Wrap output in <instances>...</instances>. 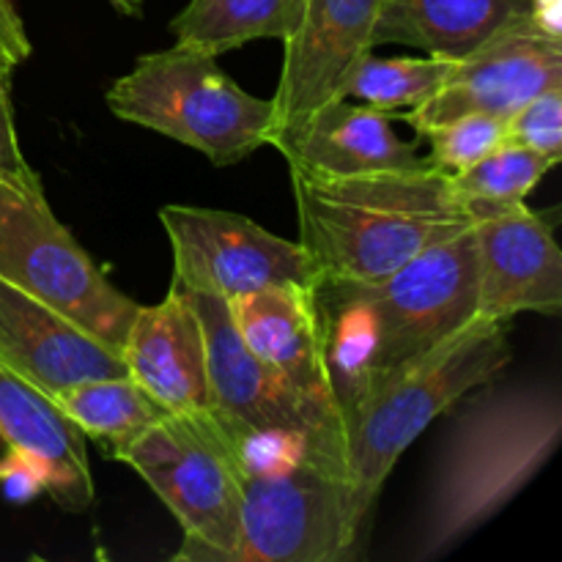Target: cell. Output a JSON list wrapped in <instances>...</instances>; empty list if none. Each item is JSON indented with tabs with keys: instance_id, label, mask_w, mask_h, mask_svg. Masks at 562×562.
<instances>
[{
	"instance_id": "1",
	"label": "cell",
	"mask_w": 562,
	"mask_h": 562,
	"mask_svg": "<svg viewBox=\"0 0 562 562\" xmlns=\"http://www.w3.org/2000/svg\"><path fill=\"white\" fill-rule=\"evenodd\" d=\"M327 371L340 417L477 318L472 225L382 280H316Z\"/></svg>"
},
{
	"instance_id": "2",
	"label": "cell",
	"mask_w": 562,
	"mask_h": 562,
	"mask_svg": "<svg viewBox=\"0 0 562 562\" xmlns=\"http://www.w3.org/2000/svg\"><path fill=\"white\" fill-rule=\"evenodd\" d=\"M300 245L316 280H382L472 225L434 165L322 176L291 170Z\"/></svg>"
},
{
	"instance_id": "3",
	"label": "cell",
	"mask_w": 562,
	"mask_h": 562,
	"mask_svg": "<svg viewBox=\"0 0 562 562\" xmlns=\"http://www.w3.org/2000/svg\"><path fill=\"white\" fill-rule=\"evenodd\" d=\"M560 393L547 384L497 390L467 409L437 467L417 560L450 552L503 510L552 459Z\"/></svg>"
},
{
	"instance_id": "4",
	"label": "cell",
	"mask_w": 562,
	"mask_h": 562,
	"mask_svg": "<svg viewBox=\"0 0 562 562\" xmlns=\"http://www.w3.org/2000/svg\"><path fill=\"white\" fill-rule=\"evenodd\" d=\"M510 357L508 322L475 318L426 360L344 409L351 503L362 525L409 445L467 393L486 387Z\"/></svg>"
},
{
	"instance_id": "5",
	"label": "cell",
	"mask_w": 562,
	"mask_h": 562,
	"mask_svg": "<svg viewBox=\"0 0 562 562\" xmlns=\"http://www.w3.org/2000/svg\"><path fill=\"white\" fill-rule=\"evenodd\" d=\"M126 124L190 146L214 168L241 162L272 137V102L247 93L217 55L176 44L135 60L104 93Z\"/></svg>"
},
{
	"instance_id": "6",
	"label": "cell",
	"mask_w": 562,
	"mask_h": 562,
	"mask_svg": "<svg viewBox=\"0 0 562 562\" xmlns=\"http://www.w3.org/2000/svg\"><path fill=\"white\" fill-rule=\"evenodd\" d=\"M115 461L130 467L179 521L173 560L228 562L239 541V459L212 412H170Z\"/></svg>"
},
{
	"instance_id": "7",
	"label": "cell",
	"mask_w": 562,
	"mask_h": 562,
	"mask_svg": "<svg viewBox=\"0 0 562 562\" xmlns=\"http://www.w3.org/2000/svg\"><path fill=\"white\" fill-rule=\"evenodd\" d=\"M0 280L36 296L119 355L140 307L77 245L42 187L22 190L0 181Z\"/></svg>"
},
{
	"instance_id": "8",
	"label": "cell",
	"mask_w": 562,
	"mask_h": 562,
	"mask_svg": "<svg viewBox=\"0 0 562 562\" xmlns=\"http://www.w3.org/2000/svg\"><path fill=\"white\" fill-rule=\"evenodd\" d=\"M239 541L228 562H340L360 541L344 461L307 456L285 470L239 467Z\"/></svg>"
},
{
	"instance_id": "9",
	"label": "cell",
	"mask_w": 562,
	"mask_h": 562,
	"mask_svg": "<svg viewBox=\"0 0 562 562\" xmlns=\"http://www.w3.org/2000/svg\"><path fill=\"white\" fill-rule=\"evenodd\" d=\"M190 300L206 344L209 412L239 431L300 439L318 453L346 461L344 417L307 404L278 373L269 371L236 333L228 302L195 291H190Z\"/></svg>"
},
{
	"instance_id": "10",
	"label": "cell",
	"mask_w": 562,
	"mask_h": 562,
	"mask_svg": "<svg viewBox=\"0 0 562 562\" xmlns=\"http://www.w3.org/2000/svg\"><path fill=\"white\" fill-rule=\"evenodd\" d=\"M173 250V283L231 302L280 283L316 285V267L300 241L283 239L236 212L203 206L159 209Z\"/></svg>"
},
{
	"instance_id": "11",
	"label": "cell",
	"mask_w": 562,
	"mask_h": 562,
	"mask_svg": "<svg viewBox=\"0 0 562 562\" xmlns=\"http://www.w3.org/2000/svg\"><path fill=\"white\" fill-rule=\"evenodd\" d=\"M552 86H562V42L521 22L456 58L448 80L426 102L406 110L404 121L420 135L428 126L467 113L510 119Z\"/></svg>"
},
{
	"instance_id": "12",
	"label": "cell",
	"mask_w": 562,
	"mask_h": 562,
	"mask_svg": "<svg viewBox=\"0 0 562 562\" xmlns=\"http://www.w3.org/2000/svg\"><path fill=\"white\" fill-rule=\"evenodd\" d=\"M379 0H305L272 102V137L333 99H344L357 60L373 49ZM269 137V140H272Z\"/></svg>"
},
{
	"instance_id": "13",
	"label": "cell",
	"mask_w": 562,
	"mask_h": 562,
	"mask_svg": "<svg viewBox=\"0 0 562 562\" xmlns=\"http://www.w3.org/2000/svg\"><path fill=\"white\" fill-rule=\"evenodd\" d=\"M477 318L510 322L519 313L560 316L562 252L554 220L527 203L472 220Z\"/></svg>"
},
{
	"instance_id": "14",
	"label": "cell",
	"mask_w": 562,
	"mask_h": 562,
	"mask_svg": "<svg viewBox=\"0 0 562 562\" xmlns=\"http://www.w3.org/2000/svg\"><path fill=\"white\" fill-rule=\"evenodd\" d=\"M231 318L247 349L307 404L340 415L324 351L316 289L280 283L231 300Z\"/></svg>"
},
{
	"instance_id": "15",
	"label": "cell",
	"mask_w": 562,
	"mask_h": 562,
	"mask_svg": "<svg viewBox=\"0 0 562 562\" xmlns=\"http://www.w3.org/2000/svg\"><path fill=\"white\" fill-rule=\"evenodd\" d=\"M0 366L49 395L126 373L119 351L5 280H0Z\"/></svg>"
},
{
	"instance_id": "16",
	"label": "cell",
	"mask_w": 562,
	"mask_h": 562,
	"mask_svg": "<svg viewBox=\"0 0 562 562\" xmlns=\"http://www.w3.org/2000/svg\"><path fill=\"white\" fill-rule=\"evenodd\" d=\"M126 373L168 412H206V344L190 291L170 283L157 305H140L121 344Z\"/></svg>"
},
{
	"instance_id": "17",
	"label": "cell",
	"mask_w": 562,
	"mask_h": 562,
	"mask_svg": "<svg viewBox=\"0 0 562 562\" xmlns=\"http://www.w3.org/2000/svg\"><path fill=\"white\" fill-rule=\"evenodd\" d=\"M291 170L322 176H355L373 170H406L431 165L393 130V115L351 99H333L291 130L269 140Z\"/></svg>"
},
{
	"instance_id": "18",
	"label": "cell",
	"mask_w": 562,
	"mask_h": 562,
	"mask_svg": "<svg viewBox=\"0 0 562 562\" xmlns=\"http://www.w3.org/2000/svg\"><path fill=\"white\" fill-rule=\"evenodd\" d=\"M0 439L42 470L47 497L64 510L93 503L86 437L58 409L55 398L0 366Z\"/></svg>"
},
{
	"instance_id": "19",
	"label": "cell",
	"mask_w": 562,
	"mask_h": 562,
	"mask_svg": "<svg viewBox=\"0 0 562 562\" xmlns=\"http://www.w3.org/2000/svg\"><path fill=\"white\" fill-rule=\"evenodd\" d=\"M521 22H530V0H379L373 47L406 44L439 58H464Z\"/></svg>"
},
{
	"instance_id": "20",
	"label": "cell",
	"mask_w": 562,
	"mask_h": 562,
	"mask_svg": "<svg viewBox=\"0 0 562 562\" xmlns=\"http://www.w3.org/2000/svg\"><path fill=\"white\" fill-rule=\"evenodd\" d=\"M305 0H190L170 20L176 44L223 55L258 38H285L296 27Z\"/></svg>"
},
{
	"instance_id": "21",
	"label": "cell",
	"mask_w": 562,
	"mask_h": 562,
	"mask_svg": "<svg viewBox=\"0 0 562 562\" xmlns=\"http://www.w3.org/2000/svg\"><path fill=\"white\" fill-rule=\"evenodd\" d=\"M58 409L80 428L86 439L104 445L110 459L135 442L143 431L170 415L130 373L91 379L53 395Z\"/></svg>"
},
{
	"instance_id": "22",
	"label": "cell",
	"mask_w": 562,
	"mask_h": 562,
	"mask_svg": "<svg viewBox=\"0 0 562 562\" xmlns=\"http://www.w3.org/2000/svg\"><path fill=\"white\" fill-rule=\"evenodd\" d=\"M552 168L558 165L541 154L505 140L475 165L450 176V190L470 220H477L525 203Z\"/></svg>"
},
{
	"instance_id": "23",
	"label": "cell",
	"mask_w": 562,
	"mask_h": 562,
	"mask_svg": "<svg viewBox=\"0 0 562 562\" xmlns=\"http://www.w3.org/2000/svg\"><path fill=\"white\" fill-rule=\"evenodd\" d=\"M456 58H379L366 53L346 80L344 99H357L368 108L384 110H412L426 102L453 69Z\"/></svg>"
},
{
	"instance_id": "24",
	"label": "cell",
	"mask_w": 562,
	"mask_h": 562,
	"mask_svg": "<svg viewBox=\"0 0 562 562\" xmlns=\"http://www.w3.org/2000/svg\"><path fill=\"white\" fill-rule=\"evenodd\" d=\"M420 137H426L428 146H431L428 159H431L434 168L453 176L475 165L477 159H483L508 140V119L486 113H467L459 115V119L428 126L426 132H420Z\"/></svg>"
},
{
	"instance_id": "25",
	"label": "cell",
	"mask_w": 562,
	"mask_h": 562,
	"mask_svg": "<svg viewBox=\"0 0 562 562\" xmlns=\"http://www.w3.org/2000/svg\"><path fill=\"white\" fill-rule=\"evenodd\" d=\"M508 140L547 157L562 159V86H552L521 104L508 119Z\"/></svg>"
},
{
	"instance_id": "26",
	"label": "cell",
	"mask_w": 562,
	"mask_h": 562,
	"mask_svg": "<svg viewBox=\"0 0 562 562\" xmlns=\"http://www.w3.org/2000/svg\"><path fill=\"white\" fill-rule=\"evenodd\" d=\"M0 181L22 187V190L42 187V179L27 165L25 154L20 148L14 108H11V75L3 69H0Z\"/></svg>"
},
{
	"instance_id": "27",
	"label": "cell",
	"mask_w": 562,
	"mask_h": 562,
	"mask_svg": "<svg viewBox=\"0 0 562 562\" xmlns=\"http://www.w3.org/2000/svg\"><path fill=\"white\" fill-rule=\"evenodd\" d=\"M0 492L9 503L25 505L47 494V483H44L42 470L31 459H25L16 450H9L0 459Z\"/></svg>"
},
{
	"instance_id": "28",
	"label": "cell",
	"mask_w": 562,
	"mask_h": 562,
	"mask_svg": "<svg viewBox=\"0 0 562 562\" xmlns=\"http://www.w3.org/2000/svg\"><path fill=\"white\" fill-rule=\"evenodd\" d=\"M31 58V38L16 14L14 0H0V69L14 75L20 64Z\"/></svg>"
},
{
	"instance_id": "29",
	"label": "cell",
	"mask_w": 562,
	"mask_h": 562,
	"mask_svg": "<svg viewBox=\"0 0 562 562\" xmlns=\"http://www.w3.org/2000/svg\"><path fill=\"white\" fill-rule=\"evenodd\" d=\"M530 25L562 42V0H530Z\"/></svg>"
},
{
	"instance_id": "30",
	"label": "cell",
	"mask_w": 562,
	"mask_h": 562,
	"mask_svg": "<svg viewBox=\"0 0 562 562\" xmlns=\"http://www.w3.org/2000/svg\"><path fill=\"white\" fill-rule=\"evenodd\" d=\"M110 3H113L115 9L121 11V14H130V16H137V14H140V11L135 9V3H132V0H110Z\"/></svg>"
},
{
	"instance_id": "31",
	"label": "cell",
	"mask_w": 562,
	"mask_h": 562,
	"mask_svg": "<svg viewBox=\"0 0 562 562\" xmlns=\"http://www.w3.org/2000/svg\"><path fill=\"white\" fill-rule=\"evenodd\" d=\"M132 3H135V9L140 11V9H143V3H146V0H132Z\"/></svg>"
}]
</instances>
